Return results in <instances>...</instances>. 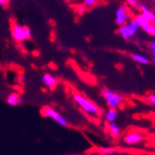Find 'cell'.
Instances as JSON below:
<instances>
[{
    "label": "cell",
    "instance_id": "15",
    "mask_svg": "<svg viewBox=\"0 0 155 155\" xmlns=\"http://www.w3.org/2000/svg\"><path fill=\"white\" fill-rule=\"evenodd\" d=\"M101 155H112L116 152V149L114 147H102L98 150Z\"/></svg>",
    "mask_w": 155,
    "mask_h": 155
},
{
    "label": "cell",
    "instance_id": "10",
    "mask_svg": "<svg viewBox=\"0 0 155 155\" xmlns=\"http://www.w3.org/2000/svg\"><path fill=\"white\" fill-rule=\"evenodd\" d=\"M108 130H109V134L113 138L117 139L121 136V129L115 122L108 123Z\"/></svg>",
    "mask_w": 155,
    "mask_h": 155
},
{
    "label": "cell",
    "instance_id": "23",
    "mask_svg": "<svg viewBox=\"0 0 155 155\" xmlns=\"http://www.w3.org/2000/svg\"><path fill=\"white\" fill-rule=\"evenodd\" d=\"M150 23H151V24H152L153 26H155V18H154V19H153V20H152V21H151Z\"/></svg>",
    "mask_w": 155,
    "mask_h": 155
},
{
    "label": "cell",
    "instance_id": "17",
    "mask_svg": "<svg viewBox=\"0 0 155 155\" xmlns=\"http://www.w3.org/2000/svg\"><path fill=\"white\" fill-rule=\"evenodd\" d=\"M87 11V8L85 7L83 4H80V5H78L76 7V9H75V12L76 13L79 15V16H81V15H83L85 12H86Z\"/></svg>",
    "mask_w": 155,
    "mask_h": 155
},
{
    "label": "cell",
    "instance_id": "4",
    "mask_svg": "<svg viewBox=\"0 0 155 155\" xmlns=\"http://www.w3.org/2000/svg\"><path fill=\"white\" fill-rule=\"evenodd\" d=\"M41 114L44 116V117L46 118H50L53 121H55L57 124H59L61 127H67L68 126V122L67 120L61 115L60 113H58L54 108L50 107V106H45L41 109Z\"/></svg>",
    "mask_w": 155,
    "mask_h": 155
},
{
    "label": "cell",
    "instance_id": "8",
    "mask_svg": "<svg viewBox=\"0 0 155 155\" xmlns=\"http://www.w3.org/2000/svg\"><path fill=\"white\" fill-rule=\"evenodd\" d=\"M42 83L44 84V86L45 88H48V90H54L59 83V81L57 79V77L53 76L49 73H45L42 77Z\"/></svg>",
    "mask_w": 155,
    "mask_h": 155
},
{
    "label": "cell",
    "instance_id": "14",
    "mask_svg": "<svg viewBox=\"0 0 155 155\" xmlns=\"http://www.w3.org/2000/svg\"><path fill=\"white\" fill-rule=\"evenodd\" d=\"M116 118H117V111H116V109H109L106 112L105 119L108 123L115 122Z\"/></svg>",
    "mask_w": 155,
    "mask_h": 155
},
{
    "label": "cell",
    "instance_id": "18",
    "mask_svg": "<svg viewBox=\"0 0 155 155\" xmlns=\"http://www.w3.org/2000/svg\"><path fill=\"white\" fill-rule=\"evenodd\" d=\"M98 0H82V4L87 8V9H90V8L95 7L96 5H97Z\"/></svg>",
    "mask_w": 155,
    "mask_h": 155
},
{
    "label": "cell",
    "instance_id": "20",
    "mask_svg": "<svg viewBox=\"0 0 155 155\" xmlns=\"http://www.w3.org/2000/svg\"><path fill=\"white\" fill-rule=\"evenodd\" d=\"M150 50L152 54L153 58H155V40H153L150 43Z\"/></svg>",
    "mask_w": 155,
    "mask_h": 155
},
{
    "label": "cell",
    "instance_id": "24",
    "mask_svg": "<svg viewBox=\"0 0 155 155\" xmlns=\"http://www.w3.org/2000/svg\"><path fill=\"white\" fill-rule=\"evenodd\" d=\"M152 63L155 64V58H153V59H152Z\"/></svg>",
    "mask_w": 155,
    "mask_h": 155
},
{
    "label": "cell",
    "instance_id": "2",
    "mask_svg": "<svg viewBox=\"0 0 155 155\" xmlns=\"http://www.w3.org/2000/svg\"><path fill=\"white\" fill-rule=\"evenodd\" d=\"M12 36L14 41L18 43H23L27 40H30L32 37V33L30 28L27 26L21 25L19 23H13L11 27Z\"/></svg>",
    "mask_w": 155,
    "mask_h": 155
},
{
    "label": "cell",
    "instance_id": "21",
    "mask_svg": "<svg viewBox=\"0 0 155 155\" xmlns=\"http://www.w3.org/2000/svg\"><path fill=\"white\" fill-rule=\"evenodd\" d=\"M148 100H149V102H150L151 105L155 106V94H150V95L148 97Z\"/></svg>",
    "mask_w": 155,
    "mask_h": 155
},
{
    "label": "cell",
    "instance_id": "22",
    "mask_svg": "<svg viewBox=\"0 0 155 155\" xmlns=\"http://www.w3.org/2000/svg\"><path fill=\"white\" fill-rule=\"evenodd\" d=\"M10 4V0H0V6L3 8H7Z\"/></svg>",
    "mask_w": 155,
    "mask_h": 155
},
{
    "label": "cell",
    "instance_id": "19",
    "mask_svg": "<svg viewBox=\"0 0 155 155\" xmlns=\"http://www.w3.org/2000/svg\"><path fill=\"white\" fill-rule=\"evenodd\" d=\"M127 4L130 7L133 8V9H139V7H140V4H139L138 0H126Z\"/></svg>",
    "mask_w": 155,
    "mask_h": 155
},
{
    "label": "cell",
    "instance_id": "11",
    "mask_svg": "<svg viewBox=\"0 0 155 155\" xmlns=\"http://www.w3.org/2000/svg\"><path fill=\"white\" fill-rule=\"evenodd\" d=\"M133 20L135 22V24L138 26V28H143L144 26L148 25V24H150V23L149 18L146 17L144 14H142L140 12L135 14V16H134V18Z\"/></svg>",
    "mask_w": 155,
    "mask_h": 155
},
{
    "label": "cell",
    "instance_id": "13",
    "mask_svg": "<svg viewBox=\"0 0 155 155\" xmlns=\"http://www.w3.org/2000/svg\"><path fill=\"white\" fill-rule=\"evenodd\" d=\"M138 10L140 11V13L144 14L146 17H148L150 22L155 18V13L149 9L148 6H146L144 4H140V7H139Z\"/></svg>",
    "mask_w": 155,
    "mask_h": 155
},
{
    "label": "cell",
    "instance_id": "1",
    "mask_svg": "<svg viewBox=\"0 0 155 155\" xmlns=\"http://www.w3.org/2000/svg\"><path fill=\"white\" fill-rule=\"evenodd\" d=\"M73 99L75 103L79 106L81 111L86 113L90 115L97 116L99 114V108L86 97L82 96L81 94H74Z\"/></svg>",
    "mask_w": 155,
    "mask_h": 155
},
{
    "label": "cell",
    "instance_id": "16",
    "mask_svg": "<svg viewBox=\"0 0 155 155\" xmlns=\"http://www.w3.org/2000/svg\"><path fill=\"white\" fill-rule=\"evenodd\" d=\"M141 28H142V30H143L145 33L149 34L150 36H155V26H153L151 23H150V24L144 26Z\"/></svg>",
    "mask_w": 155,
    "mask_h": 155
},
{
    "label": "cell",
    "instance_id": "3",
    "mask_svg": "<svg viewBox=\"0 0 155 155\" xmlns=\"http://www.w3.org/2000/svg\"><path fill=\"white\" fill-rule=\"evenodd\" d=\"M101 95L103 96L105 101L109 107V109H116L118 106L121 105V103L123 102V97L116 93L113 90H110L106 87L102 88L101 90Z\"/></svg>",
    "mask_w": 155,
    "mask_h": 155
},
{
    "label": "cell",
    "instance_id": "9",
    "mask_svg": "<svg viewBox=\"0 0 155 155\" xmlns=\"http://www.w3.org/2000/svg\"><path fill=\"white\" fill-rule=\"evenodd\" d=\"M6 102L12 107H17L23 103V97L18 92H12L7 96Z\"/></svg>",
    "mask_w": 155,
    "mask_h": 155
},
{
    "label": "cell",
    "instance_id": "5",
    "mask_svg": "<svg viewBox=\"0 0 155 155\" xmlns=\"http://www.w3.org/2000/svg\"><path fill=\"white\" fill-rule=\"evenodd\" d=\"M138 26L135 24V22L131 19L128 21L126 24H124L121 27H118L117 33L124 39V40H131L134 39L138 31Z\"/></svg>",
    "mask_w": 155,
    "mask_h": 155
},
{
    "label": "cell",
    "instance_id": "6",
    "mask_svg": "<svg viewBox=\"0 0 155 155\" xmlns=\"http://www.w3.org/2000/svg\"><path fill=\"white\" fill-rule=\"evenodd\" d=\"M130 20V12L126 5H120L114 12V21L116 26L121 27Z\"/></svg>",
    "mask_w": 155,
    "mask_h": 155
},
{
    "label": "cell",
    "instance_id": "12",
    "mask_svg": "<svg viewBox=\"0 0 155 155\" xmlns=\"http://www.w3.org/2000/svg\"><path fill=\"white\" fill-rule=\"evenodd\" d=\"M131 59H133L135 63H137L139 64H143V65L149 64L150 63V60L148 57L145 55H142V54H139V53L131 54Z\"/></svg>",
    "mask_w": 155,
    "mask_h": 155
},
{
    "label": "cell",
    "instance_id": "7",
    "mask_svg": "<svg viewBox=\"0 0 155 155\" xmlns=\"http://www.w3.org/2000/svg\"><path fill=\"white\" fill-rule=\"evenodd\" d=\"M144 138L145 136L141 133H138V131H130L129 134L124 135L123 142L126 145L133 146V145L141 143L144 140Z\"/></svg>",
    "mask_w": 155,
    "mask_h": 155
}]
</instances>
